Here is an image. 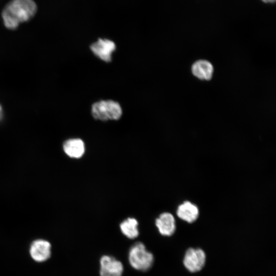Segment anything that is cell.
<instances>
[{
	"label": "cell",
	"instance_id": "1",
	"mask_svg": "<svg viewBox=\"0 0 276 276\" xmlns=\"http://www.w3.org/2000/svg\"><path fill=\"white\" fill-rule=\"evenodd\" d=\"M36 11L33 0H11L2 12L4 26L8 30H15L21 24L31 19Z\"/></svg>",
	"mask_w": 276,
	"mask_h": 276
},
{
	"label": "cell",
	"instance_id": "2",
	"mask_svg": "<svg viewBox=\"0 0 276 276\" xmlns=\"http://www.w3.org/2000/svg\"><path fill=\"white\" fill-rule=\"evenodd\" d=\"M128 261L130 265L135 269L146 271L152 267L154 262V256L147 250L143 243L138 242L130 248Z\"/></svg>",
	"mask_w": 276,
	"mask_h": 276
},
{
	"label": "cell",
	"instance_id": "3",
	"mask_svg": "<svg viewBox=\"0 0 276 276\" xmlns=\"http://www.w3.org/2000/svg\"><path fill=\"white\" fill-rule=\"evenodd\" d=\"M91 114L96 120H117L121 118L122 110L120 104L116 101L101 100L92 105Z\"/></svg>",
	"mask_w": 276,
	"mask_h": 276
},
{
	"label": "cell",
	"instance_id": "4",
	"mask_svg": "<svg viewBox=\"0 0 276 276\" xmlns=\"http://www.w3.org/2000/svg\"><path fill=\"white\" fill-rule=\"evenodd\" d=\"M205 254L201 249L190 248L186 252L183 264L190 272H195L200 270L205 262Z\"/></svg>",
	"mask_w": 276,
	"mask_h": 276
},
{
	"label": "cell",
	"instance_id": "5",
	"mask_svg": "<svg viewBox=\"0 0 276 276\" xmlns=\"http://www.w3.org/2000/svg\"><path fill=\"white\" fill-rule=\"evenodd\" d=\"M51 244L48 241L38 239L30 244L29 253L33 260L37 262H43L51 257Z\"/></svg>",
	"mask_w": 276,
	"mask_h": 276
},
{
	"label": "cell",
	"instance_id": "6",
	"mask_svg": "<svg viewBox=\"0 0 276 276\" xmlns=\"http://www.w3.org/2000/svg\"><path fill=\"white\" fill-rule=\"evenodd\" d=\"M100 276H122L124 271L122 263L114 257L103 256L100 260Z\"/></svg>",
	"mask_w": 276,
	"mask_h": 276
},
{
	"label": "cell",
	"instance_id": "7",
	"mask_svg": "<svg viewBox=\"0 0 276 276\" xmlns=\"http://www.w3.org/2000/svg\"><path fill=\"white\" fill-rule=\"evenodd\" d=\"M90 48L93 53L100 59L109 62L111 60V55L116 46L112 40L99 38L97 42L91 44Z\"/></svg>",
	"mask_w": 276,
	"mask_h": 276
},
{
	"label": "cell",
	"instance_id": "8",
	"mask_svg": "<svg viewBox=\"0 0 276 276\" xmlns=\"http://www.w3.org/2000/svg\"><path fill=\"white\" fill-rule=\"evenodd\" d=\"M155 225L159 233L165 236L172 235L176 228L175 219L169 213L160 214L155 220Z\"/></svg>",
	"mask_w": 276,
	"mask_h": 276
},
{
	"label": "cell",
	"instance_id": "9",
	"mask_svg": "<svg viewBox=\"0 0 276 276\" xmlns=\"http://www.w3.org/2000/svg\"><path fill=\"white\" fill-rule=\"evenodd\" d=\"M176 213L181 219L189 223H192L197 219L199 210L196 205L186 201L178 206Z\"/></svg>",
	"mask_w": 276,
	"mask_h": 276
},
{
	"label": "cell",
	"instance_id": "10",
	"mask_svg": "<svg viewBox=\"0 0 276 276\" xmlns=\"http://www.w3.org/2000/svg\"><path fill=\"white\" fill-rule=\"evenodd\" d=\"M63 150L70 157L80 158L85 152V145L80 139H71L63 143Z\"/></svg>",
	"mask_w": 276,
	"mask_h": 276
},
{
	"label": "cell",
	"instance_id": "11",
	"mask_svg": "<svg viewBox=\"0 0 276 276\" xmlns=\"http://www.w3.org/2000/svg\"><path fill=\"white\" fill-rule=\"evenodd\" d=\"M192 72L198 78L208 80L212 78L213 67L210 62L205 60H199L193 64Z\"/></svg>",
	"mask_w": 276,
	"mask_h": 276
},
{
	"label": "cell",
	"instance_id": "12",
	"mask_svg": "<svg viewBox=\"0 0 276 276\" xmlns=\"http://www.w3.org/2000/svg\"><path fill=\"white\" fill-rule=\"evenodd\" d=\"M138 222L133 218H128L120 224V227L122 233L129 239L136 238L139 234L137 228Z\"/></svg>",
	"mask_w": 276,
	"mask_h": 276
},
{
	"label": "cell",
	"instance_id": "13",
	"mask_svg": "<svg viewBox=\"0 0 276 276\" xmlns=\"http://www.w3.org/2000/svg\"><path fill=\"white\" fill-rule=\"evenodd\" d=\"M3 117V110L2 106L0 105V120L2 119Z\"/></svg>",
	"mask_w": 276,
	"mask_h": 276
},
{
	"label": "cell",
	"instance_id": "14",
	"mask_svg": "<svg viewBox=\"0 0 276 276\" xmlns=\"http://www.w3.org/2000/svg\"><path fill=\"white\" fill-rule=\"evenodd\" d=\"M265 3H274L275 0H262Z\"/></svg>",
	"mask_w": 276,
	"mask_h": 276
}]
</instances>
